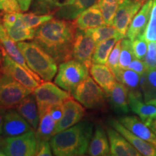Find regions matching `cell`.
I'll return each instance as SVG.
<instances>
[{
	"label": "cell",
	"instance_id": "obj_1",
	"mask_svg": "<svg viewBox=\"0 0 156 156\" xmlns=\"http://www.w3.org/2000/svg\"><path fill=\"white\" fill-rule=\"evenodd\" d=\"M76 30L74 23L53 18L36 28L34 41L60 64L72 59Z\"/></svg>",
	"mask_w": 156,
	"mask_h": 156
},
{
	"label": "cell",
	"instance_id": "obj_2",
	"mask_svg": "<svg viewBox=\"0 0 156 156\" xmlns=\"http://www.w3.org/2000/svg\"><path fill=\"white\" fill-rule=\"evenodd\" d=\"M93 133V124L82 121L58 132L51 138L52 152L56 156H80L87 152Z\"/></svg>",
	"mask_w": 156,
	"mask_h": 156
},
{
	"label": "cell",
	"instance_id": "obj_3",
	"mask_svg": "<svg viewBox=\"0 0 156 156\" xmlns=\"http://www.w3.org/2000/svg\"><path fill=\"white\" fill-rule=\"evenodd\" d=\"M28 67L44 81H51L58 72L57 62L36 41L17 42Z\"/></svg>",
	"mask_w": 156,
	"mask_h": 156
},
{
	"label": "cell",
	"instance_id": "obj_4",
	"mask_svg": "<svg viewBox=\"0 0 156 156\" xmlns=\"http://www.w3.org/2000/svg\"><path fill=\"white\" fill-rule=\"evenodd\" d=\"M89 73L88 68L72 58L59 64L54 83L73 95L78 85L88 77Z\"/></svg>",
	"mask_w": 156,
	"mask_h": 156
},
{
	"label": "cell",
	"instance_id": "obj_5",
	"mask_svg": "<svg viewBox=\"0 0 156 156\" xmlns=\"http://www.w3.org/2000/svg\"><path fill=\"white\" fill-rule=\"evenodd\" d=\"M38 106L39 114L42 115L51 107L58 103H63L73 98L69 92L62 90L56 84L50 81H44L34 90Z\"/></svg>",
	"mask_w": 156,
	"mask_h": 156
},
{
	"label": "cell",
	"instance_id": "obj_6",
	"mask_svg": "<svg viewBox=\"0 0 156 156\" xmlns=\"http://www.w3.org/2000/svg\"><path fill=\"white\" fill-rule=\"evenodd\" d=\"M106 95L94 80L88 76L77 87L73 96L85 108L101 109L105 106Z\"/></svg>",
	"mask_w": 156,
	"mask_h": 156
},
{
	"label": "cell",
	"instance_id": "obj_7",
	"mask_svg": "<svg viewBox=\"0 0 156 156\" xmlns=\"http://www.w3.org/2000/svg\"><path fill=\"white\" fill-rule=\"evenodd\" d=\"M32 93L10 76L0 73V106L3 108L15 107Z\"/></svg>",
	"mask_w": 156,
	"mask_h": 156
},
{
	"label": "cell",
	"instance_id": "obj_8",
	"mask_svg": "<svg viewBox=\"0 0 156 156\" xmlns=\"http://www.w3.org/2000/svg\"><path fill=\"white\" fill-rule=\"evenodd\" d=\"M0 50L3 54L2 62L0 65V73L10 76L18 83L34 92V90L41 84L38 79L28 70L9 56L1 44Z\"/></svg>",
	"mask_w": 156,
	"mask_h": 156
},
{
	"label": "cell",
	"instance_id": "obj_9",
	"mask_svg": "<svg viewBox=\"0 0 156 156\" xmlns=\"http://www.w3.org/2000/svg\"><path fill=\"white\" fill-rule=\"evenodd\" d=\"M7 156H34L37 151L36 132L30 131L20 135L8 136L2 147Z\"/></svg>",
	"mask_w": 156,
	"mask_h": 156
},
{
	"label": "cell",
	"instance_id": "obj_10",
	"mask_svg": "<svg viewBox=\"0 0 156 156\" xmlns=\"http://www.w3.org/2000/svg\"><path fill=\"white\" fill-rule=\"evenodd\" d=\"M96 43L84 30H76L72 58L83 64L90 69L93 64V56L94 54Z\"/></svg>",
	"mask_w": 156,
	"mask_h": 156
},
{
	"label": "cell",
	"instance_id": "obj_11",
	"mask_svg": "<svg viewBox=\"0 0 156 156\" xmlns=\"http://www.w3.org/2000/svg\"><path fill=\"white\" fill-rule=\"evenodd\" d=\"M145 0H123L115 15L113 26L125 38L130 23Z\"/></svg>",
	"mask_w": 156,
	"mask_h": 156
},
{
	"label": "cell",
	"instance_id": "obj_12",
	"mask_svg": "<svg viewBox=\"0 0 156 156\" xmlns=\"http://www.w3.org/2000/svg\"><path fill=\"white\" fill-rule=\"evenodd\" d=\"M84 116L85 108L81 103L74 100L73 98L64 101L62 116L56 123L54 135L81 122Z\"/></svg>",
	"mask_w": 156,
	"mask_h": 156
},
{
	"label": "cell",
	"instance_id": "obj_13",
	"mask_svg": "<svg viewBox=\"0 0 156 156\" xmlns=\"http://www.w3.org/2000/svg\"><path fill=\"white\" fill-rule=\"evenodd\" d=\"M29 123L15 109L6 111L4 118L2 134L7 136H15L34 131ZM35 131V130H34Z\"/></svg>",
	"mask_w": 156,
	"mask_h": 156
},
{
	"label": "cell",
	"instance_id": "obj_14",
	"mask_svg": "<svg viewBox=\"0 0 156 156\" xmlns=\"http://www.w3.org/2000/svg\"><path fill=\"white\" fill-rule=\"evenodd\" d=\"M108 124L112 128H114L117 132H119L122 136H124L127 140V141L141 153L142 155L156 156L155 145L135 135L124 125H122L119 122V120L110 119H108Z\"/></svg>",
	"mask_w": 156,
	"mask_h": 156
},
{
	"label": "cell",
	"instance_id": "obj_15",
	"mask_svg": "<svg viewBox=\"0 0 156 156\" xmlns=\"http://www.w3.org/2000/svg\"><path fill=\"white\" fill-rule=\"evenodd\" d=\"M106 133L110 143V155L114 156H140L142 155L119 132L107 126Z\"/></svg>",
	"mask_w": 156,
	"mask_h": 156
},
{
	"label": "cell",
	"instance_id": "obj_16",
	"mask_svg": "<svg viewBox=\"0 0 156 156\" xmlns=\"http://www.w3.org/2000/svg\"><path fill=\"white\" fill-rule=\"evenodd\" d=\"M98 0H64L54 12L58 19L74 20L84 10L96 3Z\"/></svg>",
	"mask_w": 156,
	"mask_h": 156
},
{
	"label": "cell",
	"instance_id": "obj_17",
	"mask_svg": "<svg viewBox=\"0 0 156 156\" xmlns=\"http://www.w3.org/2000/svg\"><path fill=\"white\" fill-rule=\"evenodd\" d=\"M153 5V0H147L132 20L126 33V37L132 41L145 33L151 17Z\"/></svg>",
	"mask_w": 156,
	"mask_h": 156
},
{
	"label": "cell",
	"instance_id": "obj_18",
	"mask_svg": "<svg viewBox=\"0 0 156 156\" xmlns=\"http://www.w3.org/2000/svg\"><path fill=\"white\" fill-rule=\"evenodd\" d=\"M74 20L75 28L81 30H86L106 25L98 3L84 10Z\"/></svg>",
	"mask_w": 156,
	"mask_h": 156
},
{
	"label": "cell",
	"instance_id": "obj_19",
	"mask_svg": "<svg viewBox=\"0 0 156 156\" xmlns=\"http://www.w3.org/2000/svg\"><path fill=\"white\" fill-rule=\"evenodd\" d=\"M89 73L95 83L108 95L117 81L112 69L106 64L93 63L90 67Z\"/></svg>",
	"mask_w": 156,
	"mask_h": 156
},
{
	"label": "cell",
	"instance_id": "obj_20",
	"mask_svg": "<svg viewBox=\"0 0 156 156\" xmlns=\"http://www.w3.org/2000/svg\"><path fill=\"white\" fill-rule=\"evenodd\" d=\"M119 122L135 135L156 146V135L138 117L124 116L119 118Z\"/></svg>",
	"mask_w": 156,
	"mask_h": 156
},
{
	"label": "cell",
	"instance_id": "obj_21",
	"mask_svg": "<svg viewBox=\"0 0 156 156\" xmlns=\"http://www.w3.org/2000/svg\"><path fill=\"white\" fill-rule=\"evenodd\" d=\"M128 101L132 111L137 114L147 126L156 120V106L142 102V97L129 92Z\"/></svg>",
	"mask_w": 156,
	"mask_h": 156
},
{
	"label": "cell",
	"instance_id": "obj_22",
	"mask_svg": "<svg viewBox=\"0 0 156 156\" xmlns=\"http://www.w3.org/2000/svg\"><path fill=\"white\" fill-rule=\"evenodd\" d=\"M129 90L124 84L116 81L114 87L107 95L110 100V104L116 114H126L129 112L128 101Z\"/></svg>",
	"mask_w": 156,
	"mask_h": 156
},
{
	"label": "cell",
	"instance_id": "obj_23",
	"mask_svg": "<svg viewBox=\"0 0 156 156\" xmlns=\"http://www.w3.org/2000/svg\"><path fill=\"white\" fill-rule=\"evenodd\" d=\"M15 107L17 112L29 123V124L36 131L40 121V114H39L34 94L31 93L28 95Z\"/></svg>",
	"mask_w": 156,
	"mask_h": 156
},
{
	"label": "cell",
	"instance_id": "obj_24",
	"mask_svg": "<svg viewBox=\"0 0 156 156\" xmlns=\"http://www.w3.org/2000/svg\"><path fill=\"white\" fill-rule=\"evenodd\" d=\"M22 14L23 13L20 12L18 17L15 23L12 25H4L7 36L15 42L33 40L36 35V29L29 28L25 24L22 17Z\"/></svg>",
	"mask_w": 156,
	"mask_h": 156
},
{
	"label": "cell",
	"instance_id": "obj_25",
	"mask_svg": "<svg viewBox=\"0 0 156 156\" xmlns=\"http://www.w3.org/2000/svg\"><path fill=\"white\" fill-rule=\"evenodd\" d=\"M107 133L101 125H97L87 150L89 155L105 156L110 155V145Z\"/></svg>",
	"mask_w": 156,
	"mask_h": 156
},
{
	"label": "cell",
	"instance_id": "obj_26",
	"mask_svg": "<svg viewBox=\"0 0 156 156\" xmlns=\"http://www.w3.org/2000/svg\"><path fill=\"white\" fill-rule=\"evenodd\" d=\"M56 122L52 117L49 109L40 116V121L36 132L37 145L41 142L49 141L54 136Z\"/></svg>",
	"mask_w": 156,
	"mask_h": 156
},
{
	"label": "cell",
	"instance_id": "obj_27",
	"mask_svg": "<svg viewBox=\"0 0 156 156\" xmlns=\"http://www.w3.org/2000/svg\"><path fill=\"white\" fill-rule=\"evenodd\" d=\"M114 75L117 81L126 85L129 92L142 96L139 74L130 69H123L120 68Z\"/></svg>",
	"mask_w": 156,
	"mask_h": 156
},
{
	"label": "cell",
	"instance_id": "obj_28",
	"mask_svg": "<svg viewBox=\"0 0 156 156\" xmlns=\"http://www.w3.org/2000/svg\"><path fill=\"white\" fill-rule=\"evenodd\" d=\"M140 87L145 103L156 99V69H148L140 75Z\"/></svg>",
	"mask_w": 156,
	"mask_h": 156
},
{
	"label": "cell",
	"instance_id": "obj_29",
	"mask_svg": "<svg viewBox=\"0 0 156 156\" xmlns=\"http://www.w3.org/2000/svg\"><path fill=\"white\" fill-rule=\"evenodd\" d=\"M84 31L85 32V34L90 36L95 41L96 44L109 38H124L113 25H104L102 26L90 28Z\"/></svg>",
	"mask_w": 156,
	"mask_h": 156
},
{
	"label": "cell",
	"instance_id": "obj_30",
	"mask_svg": "<svg viewBox=\"0 0 156 156\" xmlns=\"http://www.w3.org/2000/svg\"><path fill=\"white\" fill-rule=\"evenodd\" d=\"M119 40L120 39L112 38L97 44L93 56V63L106 64L109 55Z\"/></svg>",
	"mask_w": 156,
	"mask_h": 156
},
{
	"label": "cell",
	"instance_id": "obj_31",
	"mask_svg": "<svg viewBox=\"0 0 156 156\" xmlns=\"http://www.w3.org/2000/svg\"><path fill=\"white\" fill-rule=\"evenodd\" d=\"M123 0H98V5L102 13L105 23L113 25L116 13Z\"/></svg>",
	"mask_w": 156,
	"mask_h": 156
},
{
	"label": "cell",
	"instance_id": "obj_32",
	"mask_svg": "<svg viewBox=\"0 0 156 156\" xmlns=\"http://www.w3.org/2000/svg\"><path fill=\"white\" fill-rule=\"evenodd\" d=\"M59 0H34L32 12L38 15L53 14L59 7Z\"/></svg>",
	"mask_w": 156,
	"mask_h": 156
},
{
	"label": "cell",
	"instance_id": "obj_33",
	"mask_svg": "<svg viewBox=\"0 0 156 156\" xmlns=\"http://www.w3.org/2000/svg\"><path fill=\"white\" fill-rule=\"evenodd\" d=\"M121 54L119 58V67L121 69H128L129 65L135 58L132 49V41L129 38H122L121 41Z\"/></svg>",
	"mask_w": 156,
	"mask_h": 156
},
{
	"label": "cell",
	"instance_id": "obj_34",
	"mask_svg": "<svg viewBox=\"0 0 156 156\" xmlns=\"http://www.w3.org/2000/svg\"><path fill=\"white\" fill-rule=\"evenodd\" d=\"M22 17L25 24L30 28L36 29L39 26L48 22L54 18V14L38 15L30 12L26 14H22Z\"/></svg>",
	"mask_w": 156,
	"mask_h": 156
},
{
	"label": "cell",
	"instance_id": "obj_35",
	"mask_svg": "<svg viewBox=\"0 0 156 156\" xmlns=\"http://www.w3.org/2000/svg\"><path fill=\"white\" fill-rule=\"evenodd\" d=\"M143 36L147 43L156 41V0H153L151 17Z\"/></svg>",
	"mask_w": 156,
	"mask_h": 156
},
{
	"label": "cell",
	"instance_id": "obj_36",
	"mask_svg": "<svg viewBox=\"0 0 156 156\" xmlns=\"http://www.w3.org/2000/svg\"><path fill=\"white\" fill-rule=\"evenodd\" d=\"M121 41L122 39L119 40L116 42V45L114 46L110 55H109L108 62H107L106 65L112 69L114 74L116 73V72L120 69L119 67V58L121 54Z\"/></svg>",
	"mask_w": 156,
	"mask_h": 156
},
{
	"label": "cell",
	"instance_id": "obj_37",
	"mask_svg": "<svg viewBox=\"0 0 156 156\" xmlns=\"http://www.w3.org/2000/svg\"><path fill=\"white\" fill-rule=\"evenodd\" d=\"M132 49L134 55L138 59H143L147 51V42L144 38L143 35L134 39L132 41Z\"/></svg>",
	"mask_w": 156,
	"mask_h": 156
},
{
	"label": "cell",
	"instance_id": "obj_38",
	"mask_svg": "<svg viewBox=\"0 0 156 156\" xmlns=\"http://www.w3.org/2000/svg\"><path fill=\"white\" fill-rule=\"evenodd\" d=\"M145 63L148 69H156V41L148 43L147 51L145 56Z\"/></svg>",
	"mask_w": 156,
	"mask_h": 156
},
{
	"label": "cell",
	"instance_id": "obj_39",
	"mask_svg": "<svg viewBox=\"0 0 156 156\" xmlns=\"http://www.w3.org/2000/svg\"><path fill=\"white\" fill-rule=\"evenodd\" d=\"M0 10L5 13L20 12L21 9L17 0H0Z\"/></svg>",
	"mask_w": 156,
	"mask_h": 156
},
{
	"label": "cell",
	"instance_id": "obj_40",
	"mask_svg": "<svg viewBox=\"0 0 156 156\" xmlns=\"http://www.w3.org/2000/svg\"><path fill=\"white\" fill-rule=\"evenodd\" d=\"M128 69L133 70V71L136 72V73L139 74L140 75H144L148 70L145 62H142L141 59H138L136 58H134L132 60L131 63L129 65Z\"/></svg>",
	"mask_w": 156,
	"mask_h": 156
},
{
	"label": "cell",
	"instance_id": "obj_41",
	"mask_svg": "<svg viewBox=\"0 0 156 156\" xmlns=\"http://www.w3.org/2000/svg\"><path fill=\"white\" fill-rule=\"evenodd\" d=\"M50 142L46 141L37 145L36 155L38 156H51L53 155Z\"/></svg>",
	"mask_w": 156,
	"mask_h": 156
},
{
	"label": "cell",
	"instance_id": "obj_42",
	"mask_svg": "<svg viewBox=\"0 0 156 156\" xmlns=\"http://www.w3.org/2000/svg\"><path fill=\"white\" fill-rule=\"evenodd\" d=\"M49 111L52 117L57 123L58 121L61 119L62 113H63V103H58V104L54 105L49 108Z\"/></svg>",
	"mask_w": 156,
	"mask_h": 156
},
{
	"label": "cell",
	"instance_id": "obj_43",
	"mask_svg": "<svg viewBox=\"0 0 156 156\" xmlns=\"http://www.w3.org/2000/svg\"><path fill=\"white\" fill-rule=\"evenodd\" d=\"M17 1H18L20 7L21 11L26 12L30 9L34 0H17Z\"/></svg>",
	"mask_w": 156,
	"mask_h": 156
},
{
	"label": "cell",
	"instance_id": "obj_44",
	"mask_svg": "<svg viewBox=\"0 0 156 156\" xmlns=\"http://www.w3.org/2000/svg\"><path fill=\"white\" fill-rule=\"evenodd\" d=\"M5 108L0 106V135L2 134V129H3V123H4V118H5V114L6 112Z\"/></svg>",
	"mask_w": 156,
	"mask_h": 156
},
{
	"label": "cell",
	"instance_id": "obj_45",
	"mask_svg": "<svg viewBox=\"0 0 156 156\" xmlns=\"http://www.w3.org/2000/svg\"><path fill=\"white\" fill-rule=\"evenodd\" d=\"M148 126H149L150 129H151L152 131L153 132V133L156 135V120L153 121Z\"/></svg>",
	"mask_w": 156,
	"mask_h": 156
},
{
	"label": "cell",
	"instance_id": "obj_46",
	"mask_svg": "<svg viewBox=\"0 0 156 156\" xmlns=\"http://www.w3.org/2000/svg\"><path fill=\"white\" fill-rule=\"evenodd\" d=\"M146 103H150V104H152V105H154V106H156V99H154V100L150 101H148V102H146Z\"/></svg>",
	"mask_w": 156,
	"mask_h": 156
},
{
	"label": "cell",
	"instance_id": "obj_47",
	"mask_svg": "<svg viewBox=\"0 0 156 156\" xmlns=\"http://www.w3.org/2000/svg\"><path fill=\"white\" fill-rule=\"evenodd\" d=\"M2 58H3V54H2V51L0 50V65H1L2 62Z\"/></svg>",
	"mask_w": 156,
	"mask_h": 156
},
{
	"label": "cell",
	"instance_id": "obj_48",
	"mask_svg": "<svg viewBox=\"0 0 156 156\" xmlns=\"http://www.w3.org/2000/svg\"><path fill=\"white\" fill-rule=\"evenodd\" d=\"M0 156H5V153H4L2 148H0Z\"/></svg>",
	"mask_w": 156,
	"mask_h": 156
},
{
	"label": "cell",
	"instance_id": "obj_49",
	"mask_svg": "<svg viewBox=\"0 0 156 156\" xmlns=\"http://www.w3.org/2000/svg\"><path fill=\"white\" fill-rule=\"evenodd\" d=\"M3 27H4V25L2 23V20H1V17H0V30H1V29Z\"/></svg>",
	"mask_w": 156,
	"mask_h": 156
},
{
	"label": "cell",
	"instance_id": "obj_50",
	"mask_svg": "<svg viewBox=\"0 0 156 156\" xmlns=\"http://www.w3.org/2000/svg\"><path fill=\"white\" fill-rule=\"evenodd\" d=\"M2 146V143H1V142H0V147H1Z\"/></svg>",
	"mask_w": 156,
	"mask_h": 156
}]
</instances>
